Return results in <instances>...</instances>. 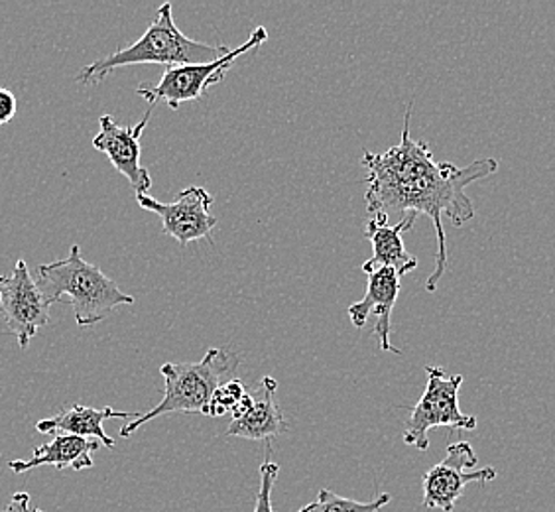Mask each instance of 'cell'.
Masks as SVG:
<instances>
[{"instance_id": "9a60e30c", "label": "cell", "mask_w": 555, "mask_h": 512, "mask_svg": "<svg viewBox=\"0 0 555 512\" xmlns=\"http://www.w3.org/2000/svg\"><path fill=\"white\" fill-rule=\"evenodd\" d=\"M113 418L134 420L132 412H118L111 406L105 408H89V406L74 405L62 410L60 414L36 422V430L40 434H72L79 438L96 439L107 448H115V439L108 436L103 424Z\"/></svg>"}, {"instance_id": "44dd1931", "label": "cell", "mask_w": 555, "mask_h": 512, "mask_svg": "<svg viewBox=\"0 0 555 512\" xmlns=\"http://www.w3.org/2000/svg\"><path fill=\"white\" fill-rule=\"evenodd\" d=\"M253 405H255V398H253V393H248L246 391V395L238 400V405L233 408V412H231V417H233V420H236V418L245 417L246 412L253 408Z\"/></svg>"}, {"instance_id": "d6986e66", "label": "cell", "mask_w": 555, "mask_h": 512, "mask_svg": "<svg viewBox=\"0 0 555 512\" xmlns=\"http://www.w3.org/2000/svg\"><path fill=\"white\" fill-rule=\"evenodd\" d=\"M18 111V101L11 89L0 87V127L9 125L12 118L16 117Z\"/></svg>"}, {"instance_id": "7a4b0ae2", "label": "cell", "mask_w": 555, "mask_h": 512, "mask_svg": "<svg viewBox=\"0 0 555 512\" xmlns=\"http://www.w3.org/2000/svg\"><path fill=\"white\" fill-rule=\"evenodd\" d=\"M229 46H214V43L197 42L176 26L171 14L170 2H164L154 22H150L146 33L139 40L127 48H120L107 57L95 60L93 64L86 65L79 74L77 81L83 86H95L115 69L127 65L160 64L168 67L176 65L211 64L215 60L229 54Z\"/></svg>"}, {"instance_id": "277c9868", "label": "cell", "mask_w": 555, "mask_h": 512, "mask_svg": "<svg viewBox=\"0 0 555 512\" xmlns=\"http://www.w3.org/2000/svg\"><path fill=\"white\" fill-rule=\"evenodd\" d=\"M241 357L235 351L211 347L199 363H164L160 367L164 376V398L160 405L146 414L130 420L120 427V438H130L139 427L152 422L154 418L176 414V412H197L209 414V405L221 381L236 379Z\"/></svg>"}, {"instance_id": "ffe728a7", "label": "cell", "mask_w": 555, "mask_h": 512, "mask_svg": "<svg viewBox=\"0 0 555 512\" xmlns=\"http://www.w3.org/2000/svg\"><path fill=\"white\" fill-rule=\"evenodd\" d=\"M2 512H43L42 509L33 507V499L28 492H14L11 502L7 504V509Z\"/></svg>"}, {"instance_id": "2e32d148", "label": "cell", "mask_w": 555, "mask_h": 512, "mask_svg": "<svg viewBox=\"0 0 555 512\" xmlns=\"http://www.w3.org/2000/svg\"><path fill=\"white\" fill-rule=\"evenodd\" d=\"M392 501V495L383 492L374 501L359 502L341 497L332 489H321L315 501L301 507L298 512H380L388 502Z\"/></svg>"}, {"instance_id": "6da1fadb", "label": "cell", "mask_w": 555, "mask_h": 512, "mask_svg": "<svg viewBox=\"0 0 555 512\" xmlns=\"http://www.w3.org/2000/svg\"><path fill=\"white\" fill-rule=\"evenodd\" d=\"M414 103H408L400 142L385 152H364L361 164L366 170L364 202L371 215H427L436 227L438 255L436 268L427 277V292L438 290L448 270V241L443 219L461 227L475 217L467 195L470 183L479 182L499 170L494 158H479L460 168L451 162H436L429 144L410 135Z\"/></svg>"}, {"instance_id": "8992f818", "label": "cell", "mask_w": 555, "mask_h": 512, "mask_svg": "<svg viewBox=\"0 0 555 512\" xmlns=\"http://www.w3.org/2000/svg\"><path fill=\"white\" fill-rule=\"evenodd\" d=\"M267 40V28L258 26L245 43H241L238 48H231V52L223 57L215 60L211 64L168 67L156 86H140L137 89V95L149 101L150 107L166 103L168 107L176 111L182 103L202 99L209 87L223 81L224 75L241 55H245L250 50H257Z\"/></svg>"}, {"instance_id": "7c38bea8", "label": "cell", "mask_w": 555, "mask_h": 512, "mask_svg": "<svg viewBox=\"0 0 555 512\" xmlns=\"http://www.w3.org/2000/svg\"><path fill=\"white\" fill-rule=\"evenodd\" d=\"M417 215L408 214L398 223L388 225V217L385 215H373L366 223L364 236L373 243L374 255L364 263L363 270L376 267L395 268L400 278L414 272L417 258L408 253L402 235L414 227Z\"/></svg>"}, {"instance_id": "8fae6325", "label": "cell", "mask_w": 555, "mask_h": 512, "mask_svg": "<svg viewBox=\"0 0 555 512\" xmlns=\"http://www.w3.org/2000/svg\"><path fill=\"white\" fill-rule=\"evenodd\" d=\"M364 274L369 277L366 284V294L363 299L354 302L349 306V320L357 330H363L371 316L376 318L374 323V335L380 343V349L385 353H395L402 355L400 349H396L390 342L392 333V311H395L396 302L402 290V278L398 277L395 268L376 267L366 268Z\"/></svg>"}, {"instance_id": "30bf717a", "label": "cell", "mask_w": 555, "mask_h": 512, "mask_svg": "<svg viewBox=\"0 0 555 512\" xmlns=\"http://www.w3.org/2000/svg\"><path fill=\"white\" fill-rule=\"evenodd\" d=\"M150 115L152 111L132 127H125L111 115H103L99 118V135L93 139V149L107 156L111 164L129 180L137 195H149L152 188L149 170L140 164V137L149 127Z\"/></svg>"}, {"instance_id": "5bb4252c", "label": "cell", "mask_w": 555, "mask_h": 512, "mask_svg": "<svg viewBox=\"0 0 555 512\" xmlns=\"http://www.w3.org/2000/svg\"><path fill=\"white\" fill-rule=\"evenodd\" d=\"M103 444L96 439L79 438L72 434H55L52 441L34 449L30 459H14L9 461L12 473H28V471L52 465L57 471H86L93 468V453Z\"/></svg>"}, {"instance_id": "4fadbf2b", "label": "cell", "mask_w": 555, "mask_h": 512, "mask_svg": "<svg viewBox=\"0 0 555 512\" xmlns=\"http://www.w3.org/2000/svg\"><path fill=\"white\" fill-rule=\"evenodd\" d=\"M278 383L272 376H262L257 388L253 391L255 405L245 417L231 420L227 427V436L231 438H245L250 441H268L288 432L286 418L276 402Z\"/></svg>"}, {"instance_id": "9c48e42d", "label": "cell", "mask_w": 555, "mask_h": 512, "mask_svg": "<svg viewBox=\"0 0 555 512\" xmlns=\"http://www.w3.org/2000/svg\"><path fill=\"white\" fill-rule=\"evenodd\" d=\"M137 202L142 209L158 215L164 233L176 239L182 246L209 239L217 227V217L209 214L214 195L205 188L190 185L171 203L158 202L152 195H137Z\"/></svg>"}, {"instance_id": "3957f363", "label": "cell", "mask_w": 555, "mask_h": 512, "mask_svg": "<svg viewBox=\"0 0 555 512\" xmlns=\"http://www.w3.org/2000/svg\"><path fill=\"white\" fill-rule=\"evenodd\" d=\"M38 289L52 306L69 298L75 321L79 328H91L108 318L118 306H129L137 299L118 289L117 282L87 263L79 245L69 248V255L50 265L38 267Z\"/></svg>"}, {"instance_id": "52a82bcc", "label": "cell", "mask_w": 555, "mask_h": 512, "mask_svg": "<svg viewBox=\"0 0 555 512\" xmlns=\"http://www.w3.org/2000/svg\"><path fill=\"white\" fill-rule=\"evenodd\" d=\"M0 313L7 331L16 335L21 349H28L40 328L50 321V304L22 258L11 274L0 277Z\"/></svg>"}, {"instance_id": "5b68a950", "label": "cell", "mask_w": 555, "mask_h": 512, "mask_svg": "<svg viewBox=\"0 0 555 512\" xmlns=\"http://www.w3.org/2000/svg\"><path fill=\"white\" fill-rule=\"evenodd\" d=\"M426 391L410 410L404 444L420 451L429 448V432L436 427L475 430L477 418L465 414L460 408V388L463 374H448L441 367H426Z\"/></svg>"}, {"instance_id": "ba28073f", "label": "cell", "mask_w": 555, "mask_h": 512, "mask_svg": "<svg viewBox=\"0 0 555 512\" xmlns=\"http://www.w3.org/2000/svg\"><path fill=\"white\" fill-rule=\"evenodd\" d=\"M477 453L469 441H455L449 444L446 459L427 470L422 477L424 489V507L426 509H439L443 512H453L455 502L469 483H489L496 479L494 468L469 471L477 465Z\"/></svg>"}, {"instance_id": "e0dca14e", "label": "cell", "mask_w": 555, "mask_h": 512, "mask_svg": "<svg viewBox=\"0 0 555 512\" xmlns=\"http://www.w3.org/2000/svg\"><path fill=\"white\" fill-rule=\"evenodd\" d=\"M245 395L246 386L241 383L238 379L224 381V383L215 391L207 417H224V414H231L233 408L238 405V400Z\"/></svg>"}, {"instance_id": "ac0fdd59", "label": "cell", "mask_w": 555, "mask_h": 512, "mask_svg": "<svg viewBox=\"0 0 555 512\" xmlns=\"http://www.w3.org/2000/svg\"><path fill=\"white\" fill-rule=\"evenodd\" d=\"M278 473H280V465L270 459L260 465V487H258L257 502L253 512H274L272 489H274Z\"/></svg>"}]
</instances>
